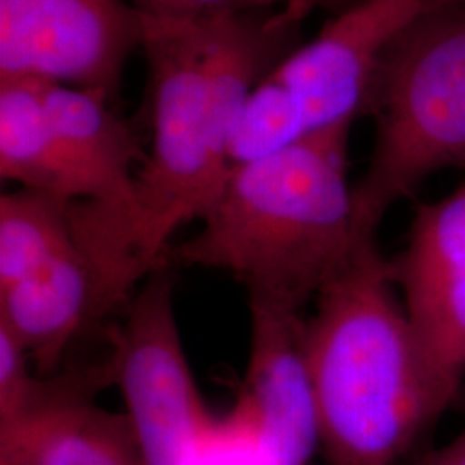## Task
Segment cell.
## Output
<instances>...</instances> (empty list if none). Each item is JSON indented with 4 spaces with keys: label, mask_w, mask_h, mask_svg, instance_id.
Wrapping results in <instances>:
<instances>
[{
    "label": "cell",
    "mask_w": 465,
    "mask_h": 465,
    "mask_svg": "<svg viewBox=\"0 0 465 465\" xmlns=\"http://www.w3.org/2000/svg\"><path fill=\"white\" fill-rule=\"evenodd\" d=\"M107 312L99 271L78 240L32 276L0 288V326L42 371L57 366L76 336Z\"/></svg>",
    "instance_id": "obj_11"
},
{
    "label": "cell",
    "mask_w": 465,
    "mask_h": 465,
    "mask_svg": "<svg viewBox=\"0 0 465 465\" xmlns=\"http://www.w3.org/2000/svg\"><path fill=\"white\" fill-rule=\"evenodd\" d=\"M145 17L200 19L224 13L295 11L309 16L317 7H345L351 0H128Z\"/></svg>",
    "instance_id": "obj_17"
},
{
    "label": "cell",
    "mask_w": 465,
    "mask_h": 465,
    "mask_svg": "<svg viewBox=\"0 0 465 465\" xmlns=\"http://www.w3.org/2000/svg\"><path fill=\"white\" fill-rule=\"evenodd\" d=\"M290 92L271 74L253 88L238 117L232 142V166L262 159L309 136Z\"/></svg>",
    "instance_id": "obj_15"
},
{
    "label": "cell",
    "mask_w": 465,
    "mask_h": 465,
    "mask_svg": "<svg viewBox=\"0 0 465 465\" xmlns=\"http://www.w3.org/2000/svg\"><path fill=\"white\" fill-rule=\"evenodd\" d=\"M0 176L21 190L67 202L86 199L34 78L0 82Z\"/></svg>",
    "instance_id": "obj_12"
},
{
    "label": "cell",
    "mask_w": 465,
    "mask_h": 465,
    "mask_svg": "<svg viewBox=\"0 0 465 465\" xmlns=\"http://www.w3.org/2000/svg\"><path fill=\"white\" fill-rule=\"evenodd\" d=\"M30 361L23 345L0 326V420L26 412L47 397L49 386L35 378Z\"/></svg>",
    "instance_id": "obj_18"
},
{
    "label": "cell",
    "mask_w": 465,
    "mask_h": 465,
    "mask_svg": "<svg viewBox=\"0 0 465 465\" xmlns=\"http://www.w3.org/2000/svg\"><path fill=\"white\" fill-rule=\"evenodd\" d=\"M447 0H351L271 76L290 92L309 134L364 114L382 55L419 17Z\"/></svg>",
    "instance_id": "obj_8"
},
{
    "label": "cell",
    "mask_w": 465,
    "mask_h": 465,
    "mask_svg": "<svg viewBox=\"0 0 465 465\" xmlns=\"http://www.w3.org/2000/svg\"><path fill=\"white\" fill-rule=\"evenodd\" d=\"M38 84L50 123L84 182V203L124 232L134 249V178L147 150L134 126L117 116L114 102L100 90Z\"/></svg>",
    "instance_id": "obj_10"
},
{
    "label": "cell",
    "mask_w": 465,
    "mask_h": 465,
    "mask_svg": "<svg viewBox=\"0 0 465 465\" xmlns=\"http://www.w3.org/2000/svg\"><path fill=\"white\" fill-rule=\"evenodd\" d=\"M295 11L200 19L143 16L150 147L134 178L132 234L152 274L171 240L200 221L232 171V142L253 88L299 47Z\"/></svg>",
    "instance_id": "obj_1"
},
{
    "label": "cell",
    "mask_w": 465,
    "mask_h": 465,
    "mask_svg": "<svg viewBox=\"0 0 465 465\" xmlns=\"http://www.w3.org/2000/svg\"><path fill=\"white\" fill-rule=\"evenodd\" d=\"M303 343L331 465H397L443 412L376 238L317 293Z\"/></svg>",
    "instance_id": "obj_3"
},
{
    "label": "cell",
    "mask_w": 465,
    "mask_h": 465,
    "mask_svg": "<svg viewBox=\"0 0 465 465\" xmlns=\"http://www.w3.org/2000/svg\"><path fill=\"white\" fill-rule=\"evenodd\" d=\"M73 202L17 188L0 197V288L21 282L76 243Z\"/></svg>",
    "instance_id": "obj_13"
},
{
    "label": "cell",
    "mask_w": 465,
    "mask_h": 465,
    "mask_svg": "<svg viewBox=\"0 0 465 465\" xmlns=\"http://www.w3.org/2000/svg\"><path fill=\"white\" fill-rule=\"evenodd\" d=\"M364 114L376 134L353 184L361 230L376 236L393 205L432 174L465 167V0H447L412 23L382 55Z\"/></svg>",
    "instance_id": "obj_4"
},
{
    "label": "cell",
    "mask_w": 465,
    "mask_h": 465,
    "mask_svg": "<svg viewBox=\"0 0 465 465\" xmlns=\"http://www.w3.org/2000/svg\"><path fill=\"white\" fill-rule=\"evenodd\" d=\"M300 312L250 302V355L234 411L253 436L262 465H307L319 422Z\"/></svg>",
    "instance_id": "obj_9"
},
{
    "label": "cell",
    "mask_w": 465,
    "mask_h": 465,
    "mask_svg": "<svg viewBox=\"0 0 465 465\" xmlns=\"http://www.w3.org/2000/svg\"><path fill=\"white\" fill-rule=\"evenodd\" d=\"M38 465H147L126 414L100 409L90 390L64 400L50 422Z\"/></svg>",
    "instance_id": "obj_14"
},
{
    "label": "cell",
    "mask_w": 465,
    "mask_h": 465,
    "mask_svg": "<svg viewBox=\"0 0 465 465\" xmlns=\"http://www.w3.org/2000/svg\"><path fill=\"white\" fill-rule=\"evenodd\" d=\"M107 361L147 465H197L217 419L200 395L163 267L128 302Z\"/></svg>",
    "instance_id": "obj_5"
},
{
    "label": "cell",
    "mask_w": 465,
    "mask_h": 465,
    "mask_svg": "<svg viewBox=\"0 0 465 465\" xmlns=\"http://www.w3.org/2000/svg\"><path fill=\"white\" fill-rule=\"evenodd\" d=\"M353 123L232 167L190 240L164 262L230 272L262 302L300 312L376 236L361 230L349 182Z\"/></svg>",
    "instance_id": "obj_2"
},
{
    "label": "cell",
    "mask_w": 465,
    "mask_h": 465,
    "mask_svg": "<svg viewBox=\"0 0 465 465\" xmlns=\"http://www.w3.org/2000/svg\"><path fill=\"white\" fill-rule=\"evenodd\" d=\"M419 465H465V428L450 443L432 451Z\"/></svg>",
    "instance_id": "obj_19"
},
{
    "label": "cell",
    "mask_w": 465,
    "mask_h": 465,
    "mask_svg": "<svg viewBox=\"0 0 465 465\" xmlns=\"http://www.w3.org/2000/svg\"><path fill=\"white\" fill-rule=\"evenodd\" d=\"M104 378L100 371L82 381H63L50 386L47 397L30 411L0 420V465H38L40 453L57 407L74 393L94 390Z\"/></svg>",
    "instance_id": "obj_16"
},
{
    "label": "cell",
    "mask_w": 465,
    "mask_h": 465,
    "mask_svg": "<svg viewBox=\"0 0 465 465\" xmlns=\"http://www.w3.org/2000/svg\"><path fill=\"white\" fill-rule=\"evenodd\" d=\"M390 269L445 412L465 378V182L417 207Z\"/></svg>",
    "instance_id": "obj_7"
},
{
    "label": "cell",
    "mask_w": 465,
    "mask_h": 465,
    "mask_svg": "<svg viewBox=\"0 0 465 465\" xmlns=\"http://www.w3.org/2000/svg\"><path fill=\"white\" fill-rule=\"evenodd\" d=\"M142 36L143 16L128 0H0V82L94 88L116 102Z\"/></svg>",
    "instance_id": "obj_6"
}]
</instances>
